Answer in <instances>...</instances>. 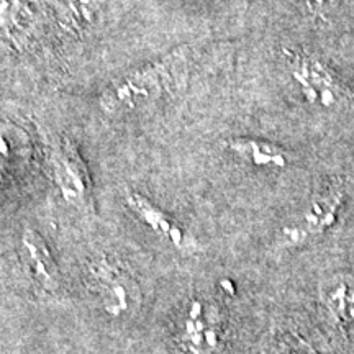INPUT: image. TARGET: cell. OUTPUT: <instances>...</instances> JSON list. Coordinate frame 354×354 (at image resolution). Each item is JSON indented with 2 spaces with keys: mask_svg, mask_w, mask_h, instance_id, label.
Here are the masks:
<instances>
[{
  "mask_svg": "<svg viewBox=\"0 0 354 354\" xmlns=\"http://www.w3.org/2000/svg\"><path fill=\"white\" fill-rule=\"evenodd\" d=\"M172 77L171 59L167 63L153 64L128 74L110 86L102 97V107L109 112L120 109H130L141 102L151 100L165 92Z\"/></svg>",
  "mask_w": 354,
  "mask_h": 354,
  "instance_id": "1",
  "label": "cell"
},
{
  "mask_svg": "<svg viewBox=\"0 0 354 354\" xmlns=\"http://www.w3.org/2000/svg\"><path fill=\"white\" fill-rule=\"evenodd\" d=\"M50 162L55 183L64 201L81 210L91 209V177H88L87 167L79 158L76 148L68 141L55 146Z\"/></svg>",
  "mask_w": 354,
  "mask_h": 354,
  "instance_id": "2",
  "label": "cell"
},
{
  "mask_svg": "<svg viewBox=\"0 0 354 354\" xmlns=\"http://www.w3.org/2000/svg\"><path fill=\"white\" fill-rule=\"evenodd\" d=\"M92 277L104 308L112 315H122L138 304V286L120 266L110 263L109 259H100L92 266Z\"/></svg>",
  "mask_w": 354,
  "mask_h": 354,
  "instance_id": "3",
  "label": "cell"
},
{
  "mask_svg": "<svg viewBox=\"0 0 354 354\" xmlns=\"http://www.w3.org/2000/svg\"><path fill=\"white\" fill-rule=\"evenodd\" d=\"M183 346L187 354H216L220 349V323L201 302L190 305L184 323Z\"/></svg>",
  "mask_w": 354,
  "mask_h": 354,
  "instance_id": "4",
  "label": "cell"
},
{
  "mask_svg": "<svg viewBox=\"0 0 354 354\" xmlns=\"http://www.w3.org/2000/svg\"><path fill=\"white\" fill-rule=\"evenodd\" d=\"M128 205L131 207V210L140 216L141 220L153 230L158 236H161L162 240L169 243L176 248V250L184 251V253H194L197 250V243L194 241V238H190L183 228L177 227L169 216L165 212H161L156 205H153L151 202H148L143 196L140 194L131 192L127 196Z\"/></svg>",
  "mask_w": 354,
  "mask_h": 354,
  "instance_id": "5",
  "label": "cell"
},
{
  "mask_svg": "<svg viewBox=\"0 0 354 354\" xmlns=\"http://www.w3.org/2000/svg\"><path fill=\"white\" fill-rule=\"evenodd\" d=\"M343 189L335 187L333 190H330L326 196L318 198V201L310 207L307 214L304 215V221L299 227L284 230L287 240L295 245V243H302L310 236H315V234L325 232V230L335 221L336 210H338L339 203L343 201Z\"/></svg>",
  "mask_w": 354,
  "mask_h": 354,
  "instance_id": "6",
  "label": "cell"
},
{
  "mask_svg": "<svg viewBox=\"0 0 354 354\" xmlns=\"http://www.w3.org/2000/svg\"><path fill=\"white\" fill-rule=\"evenodd\" d=\"M292 64H294V77L300 82L310 102H315L318 97H322L323 104L330 105L342 95V88L336 86L328 71L318 61L297 56Z\"/></svg>",
  "mask_w": 354,
  "mask_h": 354,
  "instance_id": "7",
  "label": "cell"
},
{
  "mask_svg": "<svg viewBox=\"0 0 354 354\" xmlns=\"http://www.w3.org/2000/svg\"><path fill=\"white\" fill-rule=\"evenodd\" d=\"M21 243H24L26 266L35 281L46 292H56L59 289V272L39 234L33 230H26Z\"/></svg>",
  "mask_w": 354,
  "mask_h": 354,
  "instance_id": "8",
  "label": "cell"
},
{
  "mask_svg": "<svg viewBox=\"0 0 354 354\" xmlns=\"http://www.w3.org/2000/svg\"><path fill=\"white\" fill-rule=\"evenodd\" d=\"M230 148L245 158L246 161L253 162L254 166L284 167L287 165V159H289V154L282 148L258 140L232 141Z\"/></svg>",
  "mask_w": 354,
  "mask_h": 354,
  "instance_id": "9",
  "label": "cell"
},
{
  "mask_svg": "<svg viewBox=\"0 0 354 354\" xmlns=\"http://www.w3.org/2000/svg\"><path fill=\"white\" fill-rule=\"evenodd\" d=\"M325 302L336 323H346L354 320V290L349 286H336L330 292Z\"/></svg>",
  "mask_w": 354,
  "mask_h": 354,
  "instance_id": "10",
  "label": "cell"
},
{
  "mask_svg": "<svg viewBox=\"0 0 354 354\" xmlns=\"http://www.w3.org/2000/svg\"><path fill=\"white\" fill-rule=\"evenodd\" d=\"M104 2L105 0H71V3H73L74 7H76L77 10H82L86 15H91L92 12L99 10Z\"/></svg>",
  "mask_w": 354,
  "mask_h": 354,
  "instance_id": "11",
  "label": "cell"
},
{
  "mask_svg": "<svg viewBox=\"0 0 354 354\" xmlns=\"http://www.w3.org/2000/svg\"><path fill=\"white\" fill-rule=\"evenodd\" d=\"M261 354H290L289 349L284 343H268L266 346L259 351Z\"/></svg>",
  "mask_w": 354,
  "mask_h": 354,
  "instance_id": "12",
  "label": "cell"
}]
</instances>
